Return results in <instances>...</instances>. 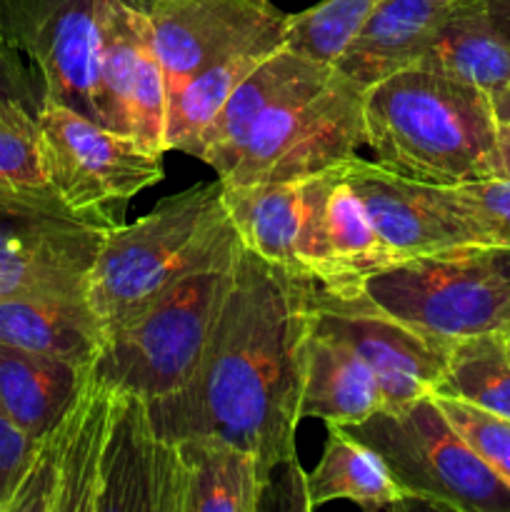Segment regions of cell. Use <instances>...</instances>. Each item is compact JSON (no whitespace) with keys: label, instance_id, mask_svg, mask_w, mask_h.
<instances>
[{"label":"cell","instance_id":"cell-33","mask_svg":"<svg viewBox=\"0 0 510 512\" xmlns=\"http://www.w3.org/2000/svg\"><path fill=\"white\" fill-rule=\"evenodd\" d=\"M485 10H488L490 20L495 23V28L510 40V0H483Z\"/></svg>","mask_w":510,"mask_h":512},{"label":"cell","instance_id":"cell-21","mask_svg":"<svg viewBox=\"0 0 510 512\" xmlns=\"http://www.w3.org/2000/svg\"><path fill=\"white\" fill-rule=\"evenodd\" d=\"M383 408V390L373 370L348 345L310 328L300 418L325 425H358Z\"/></svg>","mask_w":510,"mask_h":512},{"label":"cell","instance_id":"cell-20","mask_svg":"<svg viewBox=\"0 0 510 512\" xmlns=\"http://www.w3.org/2000/svg\"><path fill=\"white\" fill-rule=\"evenodd\" d=\"M415 63L495 95L510 85V40L495 28L483 0H455Z\"/></svg>","mask_w":510,"mask_h":512},{"label":"cell","instance_id":"cell-3","mask_svg":"<svg viewBox=\"0 0 510 512\" xmlns=\"http://www.w3.org/2000/svg\"><path fill=\"white\" fill-rule=\"evenodd\" d=\"M365 145L375 163L428 185L495 175L500 123L493 95L458 78L408 65L365 88Z\"/></svg>","mask_w":510,"mask_h":512},{"label":"cell","instance_id":"cell-36","mask_svg":"<svg viewBox=\"0 0 510 512\" xmlns=\"http://www.w3.org/2000/svg\"><path fill=\"white\" fill-rule=\"evenodd\" d=\"M500 333H510V305L503 315V323H500Z\"/></svg>","mask_w":510,"mask_h":512},{"label":"cell","instance_id":"cell-34","mask_svg":"<svg viewBox=\"0 0 510 512\" xmlns=\"http://www.w3.org/2000/svg\"><path fill=\"white\" fill-rule=\"evenodd\" d=\"M495 175L510 178V128H503V125H500L498 135V168H495Z\"/></svg>","mask_w":510,"mask_h":512},{"label":"cell","instance_id":"cell-5","mask_svg":"<svg viewBox=\"0 0 510 512\" xmlns=\"http://www.w3.org/2000/svg\"><path fill=\"white\" fill-rule=\"evenodd\" d=\"M240 245L238 233L230 235L153 308L105 338L88 368L90 378L138 395L148 405L188 390L208 355L233 285Z\"/></svg>","mask_w":510,"mask_h":512},{"label":"cell","instance_id":"cell-26","mask_svg":"<svg viewBox=\"0 0 510 512\" xmlns=\"http://www.w3.org/2000/svg\"><path fill=\"white\" fill-rule=\"evenodd\" d=\"M433 395L510 418V353L505 333L490 330L455 340Z\"/></svg>","mask_w":510,"mask_h":512},{"label":"cell","instance_id":"cell-12","mask_svg":"<svg viewBox=\"0 0 510 512\" xmlns=\"http://www.w3.org/2000/svg\"><path fill=\"white\" fill-rule=\"evenodd\" d=\"M100 10L103 0H0V40L35 75L43 103L68 105L93 120Z\"/></svg>","mask_w":510,"mask_h":512},{"label":"cell","instance_id":"cell-9","mask_svg":"<svg viewBox=\"0 0 510 512\" xmlns=\"http://www.w3.org/2000/svg\"><path fill=\"white\" fill-rule=\"evenodd\" d=\"M110 230L50 185L0 190V298H88Z\"/></svg>","mask_w":510,"mask_h":512},{"label":"cell","instance_id":"cell-25","mask_svg":"<svg viewBox=\"0 0 510 512\" xmlns=\"http://www.w3.org/2000/svg\"><path fill=\"white\" fill-rule=\"evenodd\" d=\"M283 48V38L260 40L240 48L225 58L213 60L188 80L178 85L168 98V123H165V153H185L198 135L213 123L233 90L268 58Z\"/></svg>","mask_w":510,"mask_h":512},{"label":"cell","instance_id":"cell-27","mask_svg":"<svg viewBox=\"0 0 510 512\" xmlns=\"http://www.w3.org/2000/svg\"><path fill=\"white\" fill-rule=\"evenodd\" d=\"M378 3L380 0H323L308 10L285 15L283 45L315 63L335 68Z\"/></svg>","mask_w":510,"mask_h":512},{"label":"cell","instance_id":"cell-31","mask_svg":"<svg viewBox=\"0 0 510 512\" xmlns=\"http://www.w3.org/2000/svg\"><path fill=\"white\" fill-rule=\"evenodd\" d=\"M33 445L35 440L0 408V512H8L10 500L28 468Z\"/></svg>","mask_w":510,"mask_h":512},{"label":"cell","instance_id":"cell-2","mask_svg":"<svg viewBox=\"0 0 510 512\" xmlns=\"http://www.w3.org/2000/svg\"><path fill=\"white\" fill-rule=\"evenodd\" d=\"M183 490L178 443L155 430L148 403L85 373L35 440L8 512H183Z\"/></svg>","mask_w":510,"mask_h":512},{"label":"cell","instance_id":"cell-29","mask_svg":"<svg viewBox=\"0 0 510 512\" xmlns=\"http://www.w3.org/2000/svg\"><path fill=\"white\" fill-rule=\"evenodd\" d=\"M443 188L455 213L473 230L475 243L510 248V178L485 175Z\"/></svg>","mask_w":510,"mask_h":512},{"label":"cell","instance_id":"cell-15","mask_svg":"<svg viewBox=\"0 0 510 512\" xmlns=\"http://www.w3.org/2000/svg\"><path fill=\"white\" fill-rule=\"evenodd\" d=\"M340 173L363 200L365 213L390 260L478 245L473 230L455 213L443 185L418 183L363 158H350Z\"/></svg>","mask_w":510,"mask_h":512},{"label":"cell","instance_id":"cell-4","mask_svg":"<svg viewBox=\"0 0 510 512\" xmlns=\"http://www.w3.org/2000/svg\"><path fill=\"white\" fill-rule=\"evenodd\" d=\"M233 233L220 178L160 200L135 223L115 225L88 283V300L103 323L105 338L153 308Z\"/></svg>","mask_w":510,"mask_h":512},{"label":"cell","instance_id":"cell-6","mask_svg":"<svg viewBox=\"0 0 510 512\" xmlns=\"http://www.w3.org/2000/svg\"><path fill=\"white\" fill-rule=\"evenodd\" d=\"M345 430L380 455L410 503L455 512H510V485L465 443L433 395L383 405Z\"/></svg>","mask_w":510,"mask_h":512},{"label":"cell","instance_id":"cell-14","mask_svg":"<svg viewBox=\"0 0 510 512\" xmlns=\"http://www.w3.org/2000/svg\"><path fill=\"white\" fill-rule=\"evenodd\" d=\"M303 200L298 258L305 275L325 290L335 295L360 293L368 275L393 263L340 165L305 180Z\"/></svg>","mask_w":510,"mask_h":512},{"label":"cell","instance_id":"cell-7","mask_svg":"<svg viewBox=\"0 0 510 512\" xmlns=\"http://www.w3.org/2000/svg\"><path fill=\"white\" fill-rule=\"evenodd\" d=\"M363 293L403 323L445 340L500 330L510 305V248L455 245L393 260Z\"/></svg>","mask_w":510,"mask_h":512},{"label":"cell","instance_id":"cell-10","mask_svg":"<svg viewBox=\"0 0 510 512\" xmlns=\"http://www.w3.org/2000/svg\"><path fill=\"white\" fill-rule=\"evenodd\" d=\"M48 185L85 218L108 228L140 190L163 180V153L60 103L38 110Z\"/></svg>","mask_w":510,"mask_h":512},{"label":"cell","instance_id":"cell-1","mask_svg":"<svg viewBox=\"0 0 510 512\" xmlns=\"http://www.w3.org/2000/svg\"><path fill=\"white\" fill-rule=\"evenodd\" d=\"M313 285L240 245L208 355L188 390L148 405L155 430L170 443L218 435L270 473L298 463Z\"/></svg>","mask_w":510,"mask_h":512},{"label":"cell","instance_id":"cell-38","mask_svg":"<svg viewBox=\"0 0 510 512\" xmlns=\"http://www.w3.org/2000/svg\"><path fill=\"white\" fill-rule=\"evenodd\" d=\"M140 3H143V8H145V5H148V3H153V0H140ZM263 3H268V0H263Z\"/></svg>","mask_w":510,"mask_h":512},{"label":"cell","instance_id":"cell-28","mask_svg":"<svg viewBox=\"0 0 510 512\" xmlns=\"http://www.w3.org/2000/svg\"><path fill=\"white\" fill-rule=\"evenodd\" d=\"M43 185H48V178L43 168L38 113L18 100L0 98V190Z\"/></svg>","mask_w":510,"mask_h":512},{"label":"cell","instance_id":"cell-22","mask_svg":"<svg viewBox=\"0 0 510 512\" xmlns=\"http://www.w3.org/2000/svg\"><path fill=\"white\" fill-rule=\"evenodd\" d=\"M223 183V180H220ZM305 180L288 183H223V205L240 243L268 263L305 275L298 240L305 213Z\"/></svg>","mask_w":510,"mask_h":512},{"label":"cell","instance_id":"cell-11","mask_svg":"<svg viewBox=\"0 0 510 512\" xmlns=\"http://www.w3.org/2000/svg\"><path fill=\"white\" fill-rule=\"evenodd\" d=\"M310 328L365 360L383 390V405L433 395L455 343L393 318L363 290L335 295L318 280L310 293Z\"/></svg>","mask_w":510,"mask_h":512},{"label":"cell","instance_id":"cell-37","mask_svg":"<svg viewBox=\"0 0 510 512\" xmlns=\"http://www.w3.org/2000/svg\"><path fill=\"white\" fill-rule=\"evenodd\" d=\"M505 343H508V353H510V333H505Z\"/></svg>","mask_w":510,"mask_h":512},{"label":"cell","instance_id":"cell-30","mask_svg":"<svg viewBox=\"0 0 510 512\" xmlns=\"http://www.w3.org/2000/svg\"><path fill=\"white\" fill-rule=\"evenodd\" d=\"M433 398L438 400L455 430L463 435L465 443L493 468L500 480L510 485V418L453 398H440V395H433Z\"/></svg>","mask_w":510,"mask_h":512},{"label":"cell","instance_id":"cell-16","mask_svg":"<svg viewBox=\"0 0 510 512\" xmlns=\"http://www.w3.org/2000/svg\"><path fill=\"white\" fill-rule=\"evenodd\" d=\"M333 70V65L315 63L305 55L295 53L290 48H278L270 53L228 98L213 123L198 135L190 145L188 155L203 160L218 173V178H225L238 163L245 143L255 125L260 123L270 108L288 98L303 85L313 80L325 78Z\"/></svg>","mask_w":510,"mask_h":512},{"label":"cell","instance_id":"cell-35","mask_svg":"<svg viewBox=\"0 0 510 512\" xmlns=\"http://www.w3.org/2000/svg\"><path fill=\"white\" fill-rule=\"evenodd\" d=\"M493 108H495V118L503 128H510V85H505L503 90L493 95Z\"/></svg>","mask_w":510,"mask_h":512},{"label":"cell","instance_id":"cell-8","mask_svg":"<svg viewBox=\"0 0 510 512\" xmlns=\"http://www.w3.org/2000/svg\"><path fill=\"white\" fill-rule=\"evenodd\" d=\"M365 88L330 70L260 118L225 178L228 185L288 183L338 168L365 143Z\"/></svg>","mask_w":510,"mask_h":512},{"label":"cell","instance_id":"cell-32","mask_svg":"<svg viewBox=\"0 0 510 512\" xmlns=\"http://www.w3.org/2000/svg\"><path fill=\"white\" fill-rule=\"evenodd\" d=\"M0 98L18 100L33 113H38L40 105H43V95H40L35 75L30 73L23 58L3 40H0Z\"/></svg>","mask_w":510,"mask_h":512},{"label":"cell","instance_id":"cell-19","mask_svg":"<svg viewBox=\"0 0 510 512\" xmlns=\"http://www.w3.org/2000/svg\"><path fill=\"white\" fill-rule=\"evenodd\" d=\"M0 343L90 368L105 328L88 298H0Z\"/></svg>","mask_w":510,"mask_h":512},{"label":"cell","instance_id":"cell-24","mask_svg":"<svg viewBox=\"0 0 510 512\" xmlns=\"http://www.w3.org/2000/svg\"><path fill=\"white\" fill-rule=\"evenodd\" d=\"M305 495L308 510L333 500H350L370 512L405 508L410 503L380 455L353 438L343 425H328L323 458L305 475Z\"/></svg>","mask_w":510,"mask_h":512},{"label":"cell","instance_id":"cell-17","mask_svg":"<svg viewBox=\"0 0 510 512\" xmlns=\"http://www.w3.org/2000/svg\"><path fill=\"white\" fill-rule=\"evenodd\" d=\"M455 0H380L335 68L363 88L413 65Z\"/></svg>","mask_w":510,"mask_h":512},{"label":"cell","instance_id":"cell-23","mask_svg":"<svg viewBox=\"0 0 510 512\" xmlns=\"http://www.w3.org/2000/svg\"><path fill=\"white\" fill-rule=\"evenodd\" d=\"M85 373V365L0 343V408L30 438H43L75 398Z\"/></svg>","mask_w":510,"mask_h":512},{"label":"cell","instance_id":"cell-18","mask_svg":"<svg viewBox=\"0 0 510 512\" xmlns=\"http://www.w3.org/2000/svg\"><path fill=\"white\" fill-rule=\"evenodd\" d=\"M183 460V512H258L268 493L270 470L248 450L218 438L178 440Z\"/></svg>","mask_w":510,"mask_h":512},{"label":"cell","instance_id":"cell-13","mask_svg":"<svg viewBox=\"0 0 510 512\" xmlns=\"http://www.w3.org/2000/svg\"><path fill=\"white\" fill-rule=\"evenodd\" d=\"M145 13L168 98L213 60L260 40L283 38L285 13L270 0H153Z\"/></svg>","mask_w":510,"mask_h":512}]
</instances>
